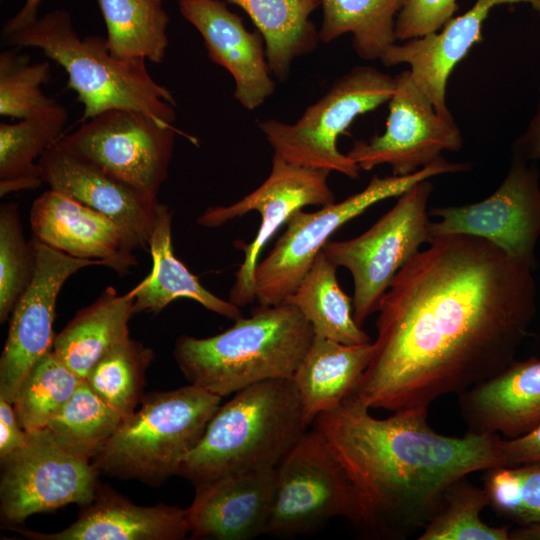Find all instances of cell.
<instances>
[{
    "label": "cell",
    "mask_w": 540,
    "mask_h": 540,
    "mask_svg": "<svg viewBox=\"0 0 540 540\" xmlns=\"http://www.w3.org/2000/svg\"><path fill=\"white\" fill-rule=\"evenodd\" d=\"M380 301L373 353L355 392L370 409L426 407L515 360L537 311L533 270L469 235L435 237Z\"/></svg>",
    "instance_id": "obj_1"
},
{
    "label": "cell",
    "mask_w": 540,
    "mask_h": 540,
    "mask_svg": "<svg viewBox=\"0 0 540 540\" xmlns=\"http://www.w3.org/2000/svg\"><path fill=\"white\" fill-rule=\"evenodd\" d=\"M427 410L378 419L352 395L312 423L349 474L363 510L358 527L371 536L408 538L425 527L453 483L504 466L500 435H442L429 425Z\"/></svg>",
    "instance_id": "obj_2"
},
{
    "label": "cell",
    "mask_w": 540,
    "mask_h": 540,
    "mask_svg": "<svg viewBox=\"0 0 540 540\" xmlns=\"http://www.w3.org/2000/svg\"><path fill=\"white\" fill-rule=\"evenodd\" d=\"M314 335L302 313L284 301L259 305L211 337L181 335L173 355L189 384L224 397L261 381L293 378Z\"/></svg>",
    "instance_id": "obj_3"
},
{
    "label": "cell",
    "mask_w": 540,
    "mask_h": 540,
    "mask_svg": "<svg viewBox=\"0 0 540 540\" xmlns=\"http://www.w3.org/2000/svg\"><path fill=\"white\" fill-rule=\"evenodd\" d=\"M309 427L292 378L252 384L218 407L178 475L196 485L277 468Z\"/></svg>",
    "instance_id": "obj_4"
},
{
    "label": "cell",
    "mask_w": 540,
    "mask_h": 540,
    "mask_svg": "<svg viewBox=\"0 0 540 540\" xmlns=\"http://www.w3.org/2000/svg\"><path fill=\"white\" fill-rule=\"evenodd\" d=\"M2 37L9 45L41 50L65 70L67 88L76 93L83 106L82 122L107 110L131 109L162 125L174 126L173 93L151 77L146 61L114 57L105 38L81 39L68 11H50Z\"/></svg>",
    "instance_id": "obj_5"
},
{
    "label": "cell",
    "mask_w": 540,
    "mask_h": 540,
    "mask_svg": "<svg viewBox=\"0 0 540 540\" xmlns=\"http://www.w3.org/2000/svg\"><path fill=\"white\" fill-rule=\"evenodd\" d=\"M221 399L191 384L145 394L91 461L100 474L159 485L178 474Z\"/></svg>",
    "instance_id": "obj_6"
},
{
    "label": "cell",
    "mask_w": 540,
    "mask_h": 540,
    "mask_svg": "<svg viewBox=\"0 0 540 540\" xmlns=\"http://www.w3.org/2000/svg\"><path fill=\"white\" fill-rule=\"evenodd\" d=\"M470 168V163L449 162L441 157L410 175H374L362 191L315 212L296 211L287 221L285 231L272 250L256 266V300L260 305L284 302L297 289L329 238L372 205L400 196L419 181L440 174L468 171Z\"/></svg>",
    "instance_id": "obj_7"
},
{
    "label": "cell",
    "mask_w": 540,
    "mask_h": 540,
    "mask_svg": "<svg viewBox=\"0 0 540 540\" xmlns=\"http://www.w3.org/2000/svg\"><path fill=\"white\" fill-rule=\"evenodd\" d=\"M395 77L372 66H356L339 77L295 123H259L267 142L288 162L336 171L358 179L361 169L337 147L338 138L360 115L388 102Z\"/></svg>",
    "instance_id": "obj_8"
},
{
    "label": "cell",
    "mask_w": 540,
    "mask_h": 540,
    "mask_svg": "<svg viewBox=\"0 0 540 540\" xmlns=\"http://www.w3.org/2000/svg\"><path fill=\"white\" fill-rule=\"evenodd\" d=\"M433 184L417 182L398 196L396 204L361 235L328 241L324 254L346 268L354 283L353 316L362 327L378 311L381 299L397 272L430 242L427 211Z\"/></svg>",
    "instance_id": "obj_9"
},
{
    "label": "cell",
    "mask_w": 540,
    "mask_h": 540,
    "mask_svg": "<svg viewBox=\"0 0 540 540\" xmlns=\"http://www.w3.org/2000/svg\"><path fill=\"white\" fill-rule=\"evenodd\" d=\"M335 517L358 526L363 518L360 497L330 445L312 428L277 467L266 534H303Z\"/></svg>",
    "instance_id": "obj_10"
},
{
    "label": "cell",
    "mask_w": 540,
    "mask_h": 540,
    "mask_svg": "<svg viewBox=\"0 0 540 540\" xmlns=\"http://www.w3.org/2000/svg\"><path fill=\"white\" fill-rule=\"evenodd\" d=\"M100 473L92 461L64 449L45 428L28 432L24 446L1 459L0 513L8 524L69 504H89Z\"/></svg>",
    "instance_id": "obj_11"
},
{
    "label": "cell",
    "mask_w": 540,
    "mask_h": 540,
    "mask_svg": "<svg viewBox=\"0 0 540 540\" xmlns=\"http://www.w3.org/2000/svg\"><path fill=\"white\" fill-rule=\"evenodd\" d=\"M182 134L145 113L111 109L61 138L74 155L155 197L168 176L175 138Z\"/></svg>",
    "instance_id": "obj_12"
},
{
    "label": "cell",
    "mask_w": 540,
    "mask_h": 540,
    "mask_svg": "<svg viewBox=\"0 0 540 540\" xmlns=\"http://www.w3.org/2000/svg\"><path fill=\"white\" fill-rule=\"evenodd\" d=\"M330 170L291 163L273 155L267 179L254 191L230 205L208 207L196 223L215 228L256 211L261 223L251 243H236L244 260L236 272L229 300L238 307L256 300L254 275L259 256L276 231L298 210L305 206H326L335 202L328 185Z\"/></svg>",
    "instance_id": "obj_13"
},
{
    "label": "cell",
    "mask_w": 540,
    "mask_h": 540,
    "mask_svg": "<svg viewBox=\"0 0 540 540\" xmlns=\"http://www.w3.org/2000/svg\"><path fill=\"white\" fill-rule=\"evenodd\" d=\"M429 215L439 217L430 224L431 239L447 235L482 238L535 271L540 184L533 163L512 155L504 180L489 197L471 204L436 207Z\"/></svg>",
    "instance_id": "obj_14"
},
{
    "label": "cell",
    "mask_w": 540,
    "mask_h": 540,
    "mask_svg": "<svg viewBox=\"0 0 540 540\" xmlns=\"http://www.w3.org/2000/svg\"><path fill=\"white\" fill-rule=\"evenodd\" d=\"M395 80L384 133L368 141L355 140L347 156L361 170L387 164L393 175L406 176L440 159L444 151H459L463 137L453 115L436 111L409 69Z\"/></svg>",
    "instance_id": "obj_15"
},
{
    "label": "cell",
    "mask_w": 540,
    "mask_h": 540,
    "mask_svg": "<svg viewBox=\"0 0 540 540\" xmlns=\"http://www.w3.org/2000/svg\"><path fill=\"white\" fill-rule=\"evenodd\" d=\"M32 242L35 272L11 313L0 358V397L12 404L26 375L53 349L55 308L64 283L82 268L103 266L100 261L70 256L35 238Z\"/></svg>",
    "instance_id": "obj_16"
},
{
    "label": "cell",
    "mask_w": 540,
    "mask_h": 540,
    "mask_svg": "<svg viewBox=\"0 0 540 540\" xmlns=\"http://www.w3.org/2000/svg\"><path fill=\"white\" fill-rule=\"evenodd\" d=\"M43 183L111 219L138 247L148 249L160 203L142 191L71 153L61 142L38 161Z\"/></svg>",
    "instance_id": "obj_17"
},
{
    "label": "cell",
    "mask_w": 540,
    "mask_h": 540,
    "mask_svg": "<svg viewBox=\"0 0 540 540\" xmlns=\"http://www.w3.org/2000/svg\"><path fill=\"white\" fill-rule=\"evenodd\" d=\"M277 468L226 474L195 485L185 509L190 539L247 540L266 534Z\"/></svg>",
    "instance_id": "obj_18"
},
{
    "label": "cell",
    "mask_w": 540,
    "mask_h": 540,
    "mask_svg": "<svg viewBox=\"0 0 540 540\" xmlns=\"http://www.w3.org/2000/svg\"><path fill=\"white\" fill-rule=\"evenodd\" d=\"M29 220L35 239L70 256L100 261L120 275L137 265L138 245L124 229L60 192L38 196Z\"/></svg>",
    "instance_id": "obj_19"
},
{
    "label": "cell",
    "mask_w": 540,
    "mask_h": 540,
    "mask_svg": "<svg viewBox=\"0 0 540 540\" xmlns=\"http://www.w3.org/2000/svg\"><path fill=\"white\" fill-rule=\"evenodd\" d=\"M180 14L200 33L208 57L234 79V98L247 110L262 105L274 91L260 32H250L242 18L220 0H178Z\"/></svg>",
    "instance_id": "obj_20"
},
{
    "label": "cell",
    "mask_w": 540,
    "mask_h": 540,
    "mask_svg": "<svg viewBox=\"0 0 540 540\" xmlns=\"http://www.w3.org/2000/svg\"><path fill=\"white\" fill-rule=\"evenodd\" d=\"M529 4L540 13V0H476L462 15L452 17L440 30L395 43L383 54L385 66L407 64L412 78L436 111L452 115L446 102L448 79L456 65L482 40V26L499 5Z\"/></svg>",
    "instance_id": "obj_21"
},
{
    "label": "cell",
    "mask_w": 540,
    "mask_h": 540,
    "mask_svg": "<svg viewBox=\"0 0 540 540\" xmlns=\"http://www.w3.org/2000/svg\"><path fill=\"white\" fill-rule=\"evenodd\" d=\"M468 431L524 436L540 426V359L514 360L493 377L459 394Z\"/></svg>",
    "instance_id": "obj_22"
},
{
    "label": "cell",
    "mask_w": 540,
    "mask_h": 540,
    "mask_svg": "<svg viewBox=\"0 0 540 540\" xmlns=\"http://www.w3.org/2000/svg\"><path fill=\"white\" fill-rule=\"evenodd\" d=\"M34 540H181L189 535L185 509L166 504L139 506L108 486L62 531L17 530Z\"/></svg>",
    "instance_id": "obj_23"
},
{
    "label": "cell",
    "mask_w": 540,
    "mask_h": 540,
    "mask_svg": "<svg viewBox=\"0 0 540 540\" xmlns=\"http://www.w3.org/2000/svg\"><path fill=\"white\" fill-rule=\"evenodd\" d=\"M372 353V342L347 345L314 335L292 378L310 426L355 394Z\"/></svg>",
    "instance_id": "obj_24"
},
{
    "label": "cell",
    "mask_w": 540,
    "mask_h": 540,
    "mask_svg": "<svg viewBox=\"0 0 540 540\" xmlns=\"http://www.w3.org/2000/svg\"><path fill=\"white\" fill-rule=\"evenodd\" d=\"M170 209L161 204L156 225L149 241L151 272L135 286V313L158 314L177 298H189L206 309L231 320L242 317L240 307L208 291L175 256L172 245Z\"/></svg>",
    "instance_id": "obj_25"
},
{
    "label": "cell",
    "mask_w": 540,
    "mask_h": 540,
    "mask_svg": "<svg viewBox=\"0 0 540 540\" xmlns=\"http://www.w3.org/2000/svg\"><path fill=\"white\" fill-rule=\"evenodd\" d=\"M134 302V289L119 294L114 287H106L56 334L52 351L85 379L106 352L130 337L128 323L135 314Z\"/></svg>",
    "instance_id": "obj_26"
},
{
    "label": "cell",
    "mask_w": 540,
    "mask_h": 540,
    "mask_svg": "<svg viewBox=\"0 0 540 540\" xmlns=\"http://www.w3.org/2000/svg\"><path fill=\"white\" fill-rule=\"evenodd\" d=\"M250 17L265 42L269 69L279 81L287 79L298 57L318 46L319 31L311 14L321 0H225Z\"/></svg>",
    "instance_id": "obj_27"
},
{
    "label": "cell",
    "mask_w": 540,
    "mask_h": 540,
    "mask_svg": "<svg viewBox=\"0 0 540 540\" xmlns=\"http://www.w3.org/2000/svg\"><path fill=\"white\" fill-rule=\"evenodd\" d=\"M66 108H53L19 120L0 123V196L34 190L43 183L38 164L41 156L64 135Z\"/></svg>",
    "instance_id": "obj_28"
},
{
    "label": "cell",
    "mask_w": 540,
    "mask_h": 540,
    "mask_svg": "<svg viewBox=\"0 0 540 540\" xmlns=\"http://www.w3.org/2000/svg\"><path fill=\"white\" fill-rule=\"evenodd\" d=\"M337 266L320 251L311 268L285 302L294 305L311 324L314 334L342 344L369 343L370 337L353 316V298L337 281Z\"/></svg>",
    "instance_id": "obj_29"
},
{
    "label": "cell",
    "mask_w": 540,
    "mask_h": 540,
    "mask_svg": "<svg viewBox=\"0 0 540 540\" xmlns=\"http://www.w3.org/2000/svg\"><path fill=\"white\" fill-rule=\"evenodd\" d=\"M96 1L106 26V46L114 57L163 61L170 22L163 0Z\"/></svg>",
    "instance_id": "obj_30"
},
{
    "label": "cell",
    "mask_w": 540,
    "mask_h": 540,
    "mask_svg": "<svg viewBox=\"0 0 540 540\" xmlns=\"http://www.w3.org/2000/svg\"><path fill=\"white\" fill-rule=\"evenodd\" d=\"M405 0H321L319 39L329 43L350 33L352 47L364 60H380L396 43V18Z\"/></svg>",
    "instance_id": "obj_31"
},
{
    "label": "cell",
    "mask_w": 540,
    "mask_h": 540,
    "mask_svg": "<svg viewBox=\"0 0 540 540\" xmlns=\"http://www.w3.org/2000/svg\"><path fill=\"white\" fill-rule=\"evenodd\" d=\"M123 418L84 379L46 428L64 449L92 460L114 434Z\"/></svg>",
    "instance_id": "obj_32"
},
{
    "label": "cell",
    "mask_w": 540,
    "mask_h": 540,
    "mask_svg": "<svg viewBox=\"0 0 540 540\" xmlns=\"http://www.w3.org/2000/svg\"><path fill=\"white\" fill-rule=\"evenodd\" d=\"M153 359L151 348L128 337L98 360L85 381L125 417L139 406L145 395L146 371Z\"/></svg>",
    "instance_id": "obj_33"
},
{
    "label": "cell",
    "mask_w": 540,
    "mask_h": 540,
    "mask_svg": "<svg viewBox=\"0 0 540 540\" xmlns=\"http://www.w3.org/2000/svg\"><path fill=\"white\" fill-rule=\"evenodd\" d=\"M453 483L418 540H510V527L491 526L480 514L490 505L487 491L468 482Z\"/></svg>",
    "instance_id": "obj_34"
},
{
    "label": "cell",
    "mask_w": 540,
    "mask_h": 540,
    "mask_svg": "<svg viewBox=\"0 0 540 540\" xmlns=\"http://www.w3.org/2000/svg\"><path fill=\"white\" fill-rule=\"evenodd\" d=\"M83 380L53 351L43 356L24 378L13 402L21 427L26 432L45 429Z\"/></svg>",
    "instance_id": "obj_35"
},
{
    "label": "cell",
    "mask_w": 540,
    "mask_h": 540,
    "mask_svg": "<svg viewBox=\"0 0 540 540\" xmlns=\"http://www.w3.org/2000/svg\"><path fill=\"white\" fill-rule=\"evenodd\" d=\"M51 79L48 62L31 63L26 55L14 50L0 53V115L27 119L39 115L58 103L44 94L41 85Z\"/></svg>",
    "instance_id": "obj_36"
},
{
    "label": "cell",
    "mask_w": 540,
    "mask_h": 540,
    "mask_svg": "<svg viewBox=\"0 0 540 540\" xmlns=\"http://www.w3.org/2000/svg\"><path fill=\"white\" fill-rule=\"evenodd\" d=\"M36 267L32 240H25L18 204L0 207V322H6L28 285Z\"/></svg>",
    "instance_id": "obj_37"
},
{
    "label": "cell",
    "mask_w": 540,
    "mask_h": 540,
    "mask_svg": "<svg viewBox=\"0 0 540 540\" xmlns=\"http://www.w3.org/2000/svg\"><path fill=\"white\" fill-rule=\"evenodd\" d=\"M490 506L519 526L540 524V463L495 467L484 471Z\"/></svg>",
    "instance_id": "obj_38"
},
{
    "label": "cell",
    "mask_w": 540,
    "mask_h": 540,
    "mask_svg": "<svg viewBox=\"0 0 540 540\" xmlns=\"http://www.w3.org/2000/svg\"><path fill=\"white\" fill-rule=\"evenodd\" d=\"M457 10V0H405L396 18V39L406 41L434 33Z\"/></svg>",
    "instance_id": "obj_39"
},
{
    "label": "cell",
    "mask_w": 540,
    "mask_h": 540,
    "mask_svg": "<svg viewBox=\"0 0 540 540\" xmlns=\"http://www.w3.org/2000/svg\"><path fill=\"white\" fill-rule=\"evenodd\" d=\"M28 439L20 425L13 404L0 397V459L25 445Z\"/></svg>",
    "instance_id": "obj_40"
},
{
    "label": "cell",
    "mask_w": 540,
    "mask_h": 540,
    "mask_svg": "<svg viewBox=\"0 0 540 540\" xmlns=\"http://www.w3.org/2000/svg\"><path fill=\"white\" fill-rule=\"evenodd\" d=\"M503 450L506 467L540 463V426L524 436L504 439Z\"/></svg>",
    "instance_id": "obj_41"
},
{
    "label": "cell",
    "mask_w": 540,
    "mask_h": 540,
    "mask_svg": "<svg viewBox=\"0 0 540 540\" xmlns=\"http://www.w3.org/2000/svg\"><path fill=\"white\" fill-rule=\"evenodd\" d=\"M512 155L529 162L540 159V88L536 112L524 133L515 140Z\"/></svg>",
    "instance_id": "obj_42"
},
{
    "label": "cell",
    "mask_w": 540,
    "mask_h": 540,
    "mask_svg": "<svg viewBox=\"0 0 540 540\" xmlns=\"http://www.w3.org/2000/svg\"><path fill=\"white\" fill-rule=\"evenodd\" d=\"M42 0H25L23 7L2 28V36L19 31L37 20Z\"/></svg>",
    "instance_id": "obj_43"
},
{
    "label": "cell",
    "mask_w": 540,
    "mask_h": 540,
    "mask_svg": "<svg viewBox=\"0 0 540 540\" xmlns=\"http://www.w3.org/2000/svg\"><path fill=\"white\" fill-rule=\"evenodd\" d=\"M510 540H540V524L519 526L511 530Z\"/></svg>",
    "instance_id": "obj_44"
}]
</instances>
